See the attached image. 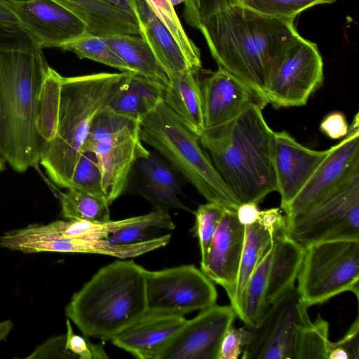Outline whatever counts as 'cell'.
<instances>
[{"mask_svg": "<svg viewBox=\"0 0 359 359\" xmlns=\"http://www.w3.org/2000/svg\"><path fill=\"white\" fill-rule=\"evenodd\" d=\"M198 29L218 68L266 100L271 76L299 36L294 20L266 15L240 4L210 15Z\"/></svg>", "mask_w": 359, "mask_h": 359, "instance_id": "1", "label": "cell"}, {"mask_svg": "<svg viewBox=\"0 0 359 359\" xmlns=\"http://www.w3.org/2000/svg\"><path fill=\"white\" fill-rule=\"evenodd\" d=\"M50 69L41 49L0 50V156L20 173L38 167L47 144L39 122Z\"/></svg>", "mask_w": 359, "mask_h": 359, "instance_id": "2", "label": "cell"}, {"mask_svg": "<svg viewBox=\"0 0 359 359\" xmlns=\"http://www.w3.org/2000/svg\"><path fill=\"white\" fill-rule=\"evenodd\" d=\"M264 108L252 104L227 123L204 128L198 135L201 146L241 204H259L277 191L275 132L264 118Z\"/></svg>", "mask_w": 359, "mask_h": 359, "instance_id": "3", "label": "cell"}, {"mask_svg": "<svg viewBox=\"0 0 359 359\" xmlns=\"http://www.w3.org/2000/svg\"><path fill=\"white\" fill-rule=\"evenodd\" d=\"M132 73L62 76L54 133L39 162L58 187L69 188L95 117L128 83Z\"/></svg>", "mask_w": 359, "mask_h": 359, "instance_id": "4", "label": "cell"}, {"mask_svg": "<svg viewBox=\"0 0 359 359\" xmlns=\"http://www.w3.org/2000/svg\"><path fill=\"white\" fill-rule=\"evenodd\" d=\"M145 271L133 260L102 267L73 294L65 316L84 336L111 341L147 313Z\"/></svg>", "mask_w": 359, "mask_h": 359, "instance_id": "5", "label": "cell"}, {"mask_svg": "<svg viewBox=\"0 0 359 359\" xmlns=\"http://www.w3.org/2000/svg\"><path fill=\"white\" fill-rule=\"evenodd\" d=\"M142 142L154 148L207 202L236 212L241 205L222 180L198 136L163 102L140 121Z\"/></svg>", "mask_w": 359, "mask_h": 359, "instance_id": "6", "label": "cell"}, {"mask_svg": "<svg viewBox=\"0 0 359 359\" xmlns=\"http://www.w3.org/2000/svg\"><path fill=\"white\" fill-rule=\"evenodd\" d=\"M83 151L95 154L110 204L124 193L133 165L150 154L141 139L140 121L119 116L107 106L95 117Z\"/></svg>", "mask_w": 359, "mask_h": 359, "instance_id": "7", "label": "cell"}, {"mask_svg": "<svg viewBox=\"0 0 359 359\" xmlns=\"http://www.w3.org/2000/svg\"><path fill=\"white\" fill-rule=\"evenodd\" d=\"M297 290L309 306L344 292L359 297V241L318 243L304 250Z\"/></svg>", "mask_w": 359, "mask_h": 359, "instance_id": "8", "label": "cell"}, {"mask_svg": "<svg viewBox=\"0 0 359 359\" xmlns=\"http://www.w3.org/2000/svg\"><path fill=\"white\" fill-rule=\"evenodd\" d=\"M286 222L287 236L304 248L327 241H359V168Z\"/></svg>", "mask_w": 359, "mask_h": 359, "instance_id": "9", "label": "cell"}, {"mask_svg": "<svg viewBox=\"0 0 359 359\" xmlns=\"http://www.w3.org/2000/svg\"><path fill=\"white\" fill-rule=\"evenodd\" d=\"M147 313L184 316L217 303L214 283L193 264L145 271Z\"/></svg>", "mask_w": 359, "mask_h": 359, "instance_id": "10", "label": "cell"}, {"mask_svg": "<svg viewBox=\"0 0 359 359\" xmlns=\"http://www.w3.org/2000/svg\"><path fill=\"white\" fill-rule=\"evenodd\" d=\"M309 306L301 299L297 288L287 290L270 305L259 324L250 329L243 359H294L298 327L308 322Z\"/></svg>", "mask_w": 359, "mask_h": 359, "instance_id": "11", "label": "cell"}, {"mask_svg": "<svg viewBox=\"0 0 359 359\" xmlns=\"http://www.w3.org/2000/svg\"><path fill=\"white\" fill-rule=\"evenodd\" d=\"M317 45L300 35L290 44L269 83L266 98L276 108L305 105L323 83Z\"/></svg>", "mask_w": 359, "mask_h": 359, "instance_id": "12", "label": "cell"}, {"mask_svg": "<svg viewBox=\"0 0 359 359\" xmlns=\"http://www.w3.org/2000/svg\"><path fill=\"white\" fill-rule=\"evenodd\" d=\"M236 314L231 305L217 304L186 320L158 359H218L222 339Z\"/></svg>", "mask_w": 359, "mask_h": 359, "instance_id": "13", "label": "cell"}, {"mask_svg": "<svg viewBox=\"0 0 359 359\" xmlns=\"http://www.w3.org/2000/svg\"><path fill=\"white\" fill-rule=\"evenodd\" d=\"M359 168V115L356 113L348 134L330 147L325 160L299 193L283 210L286 220L304 212Z\"/></svg>", "mask_w": 359, "mask_h": 359, "instance_id": "14", "label": "cell"}, {"mask_svg": "<svg viewBox=\"0 0 359 359\" xmlns=\"http://www.w3.org/2000/svg\"><path fill=\"white\" fill-rule=\"evenodd\" d=\"M7 7L40 49L59 48L87 31L81 20L52 0H8Z\"/></svg>", "mask_w": 359, "mask_h": 359, "instance_id": "15", "label": "cell"}, {"mask_svg": "<svg viewBox=\"0 0 359 359\" xmlns=\"http://www.w3.org/2000/svg\"><path fill=\"white\" fill-rule=\"evenodd\" d=\"M330 148L323 151L299 143L286 131L275 132L273 165L277 191L283 211L325 160Z\"/></svg>", "mask_w": 359, "mask_h": 359, "instance_id": "16", "label": "cell"}, {"mask_svg": "<svg viewBox=\"0 0 359 359\" xmlns=\"http://www.w3.org/2000/svg\"><path fill=\"white\" fill-rule=\"evenodd\" d=\"M205 128L227 123L252 104L267 100L229 73L218 68L201 81Z\"/></svg>", "mask_w": 359, "mask_h": 359, "instance_id": "17", "label": "cell"}, {"mask_svg": "<svg viewBox=\"0 0 359 359\" xmlns=\"http://www.w3.org/2000/svg\"><path fill=\"white\" fill-rule=\"evenodd\" d=\"M245 238V226L236 212L225 210L201 269L214 283L222 286L232 301L239 271Z\"/></svg>", "mask_w": 359, "mask_h": 359, "instance_id": "18", "label": "cell"}, {"mask_svg": "<svg viewBox=\"0 0 359 359\" xmlns=\"http://www.w3.org/2000/svg\"><path fill=\"white\" fill-rule=\"evenodd\" d=\"M184 316L146 313L115 337L111 343L140 359H158L186 321Z\"/></svg>", "mask_w": 359, "mask_h": 359, "instance_id": "19", "label": "cell"}, {"mask_svg": "<svg viewBox=\"0 0 359 359\" xmlns=\"http://www.w3.org/2000/svg\"><path fill=\"white\" fill-rule=\"evenodd\" d=\"M129 2L140 27V36L147 41L168 76L191 70L170 31L147 0H129Z\"/></svg>", "mask_w": 359, "mask_h": 359, "instance_id": "20", "label": "cell"}, {"mask_svg": "<svg viewBox=\"0 0 359 359\" xmlns=\"http://www.w3.org/2000/svg\"><path fill=\"white\" fill-rule=\"evenodd\" d=\"M199 72L192 70L168 77L163 102L198 136L204 129Z\"/></svg>", "mask_w": 359, "mask_h": 359, "instance_id": "21", "label": "cell"}, {"mask_svg": "<svg viewBox=\"0 0 359 359\" xmlns=\"http://www.w3.org/2000/svg\"><path fill=\"white\" fill-rule=\"evenodd\" d=\"M81 20L88 32L100 35L132 32L133 16L104 0H52Z\"/></svg>", "mask_w": 359, "mask_h": 359, "instance_id": "22", "label": "cell"}, {"mask_svg": "<svg viewBox=\"0 0 359 359\" xmlns=\"http://www.w3.org/2000/svg\"><path fill=\"white\" fill-rule=\"evenodd\" d=\"M304 250L287 236L286 229L273 236V255L265 299L269 307L294 286Z\"/></svg>", "mask_w": 359, "mask_h": 359, "instance_id": "23", "label": "cell"}, {"mask_svg": "<svg viewBox=\"0 0 359 359\" xmlns=\"http://www.w3.org/2000/svg\"><path fill=\"white\" fill-rule=\"evenodd\" d=\"M102 36L133 72L148 79L163 89L166 88L169 83L168 76L140 35L111 34Z\"/></svg>", "mask_w": 359, "mask_h": 359, "instance_id": "24", "label": "cell"}, {"mask_svg": "<svg viewBox=\"0 0 359 359\" xmlns=\"http://www.w3.org/2000/svg\"><path fill=\"white\" fill-rule=\"evenodd\" d=\"M156 209L169 212L170 209L189 211L180 199L182 191L172 169L156 156L151 154L137 161Z\"/></svg>", "mask_w": 359, "mask_h": 359, "instance_id": "25", "label": "cell"}, {"mask_svg": "<svg viewBox=\"0 0 359 359\" xmlns=\"http://www.w3.org/2000/svg\"><path fill=\"white\" fill-rule=\"evenodd\" d=\"M273 240V235L258 222L245 226L244 245L235 293L230 302L236 316L248 280L263 256L271 248Z\"/></svg>", "mask_w": 359, "mask_h": 359, "instance_id": "26", "label": "cell"}, {"mask_svg": "<svg viewBox=\"0 0 359 359\" xmlns=\"http://www.w3.org/2000/svg\"><path fill=\"white\" fill-rule=\"evenodd\" d=\"M142 215L106 222L83 220H56L46 224L29 225L34 231L53 237L85 240L106 239L110 234L141 219Z\"/></svg>", "mask_w": 359, "mask_h": 359, "instance_id": "27", "label": "cell"}, {"mask_svg": "<svg viewBox=\"0 0 359 359\" xmlns=\"http://www.w3.org/2000/svg\"><path fill=\"white\" fill-rule=\"evenodd\" d=\"M272 255L273 244L260 260L245 289L237 317L247 327H256L269 309L265 299Z\"/></svg>", "mask_w": 359, "mask_h": 359, "instance_id": "28", "label": "cell"}, {"mask_svg": "<svg viewBox=\"0 0 359 359\" xmlns=\"http://www.w3.org/2000/svg\"><path fill=\"white\" fill-rule=\"evenodd\" d=\"M58 190L61 216L67 219L106 222L110 219V203L106 198L96 196L75 188Z\"/></svg>", "mask_w": 359, "mask_h": 359, "instance_id": "29", "label": "cell"}, {"mask_svg": "<svg viewBox=\"0 0 359 359\" xmlns=\"http://www.w3.org/2000/svg\"><path fill=\"white\" fill-rule=\"evenodd\" d=\"M174 229L169 212L155 210L143 215L139 221L112 233L105 240L111 244L140 243L160 236L163 231Z\"/></svg>", "mask_w": 359, "mask_h": 359, "instance_id": "30", "label": "cell"}, {"mask_svg": "<svg viewBox=\"0 0 359 359\" xmlns=\"http://www.w3.org/2000/svg\"><path fill=\"white\" fill-rule=\"evenodd\" d=\"M59 48L74 53L80 59L91 60L121 72H133L128 65L111 48L102 36L86 31Z\"/></svg>", "mask_w": 359, "mask_h": 359, "instance_id": "31", "label": "cell"}, {"mask_svg": "<svg viewBox=\"0 0 359 359\" xmlns=\"http://www.w3.org/2000/svg\"><path fill=\"white\" fill-rule=\"evenodd\" d=\"M330 343L329 323L318 315L298 327L294 359H327Z\"/></svg>", "mask_w": 359, "mask_h": 359, "instance_id": "32", "label": "cell"}, {"mask_svg": "<svg viewBox=\"0 0 359 359\" xmlns=\"http://www.w3.org/2000/svg\"><path fill=\"white\" fill-rule=\"evenodd\" d=\"M153 11L163 22L182 50L189 69L200 72L201 52L184 29L173 6L169 0H147Z\"/></svg>", "mask_w": 359, "mask_h": 359, "instance_id": "33", "label": "cell"}, {"mask_svg": "<svg viewBox=\"0 0 359 359\" xmlns=\"http://www.w3.org/2000/svg\"><path fill=\"white\" fill-rule=\"evenodd\" d=\"M337 0H238V4L274 18L294 20L307 8Z\"/></svg>", "mask_w": 359, "mask_h": 359, "instance_id": "34", "label": "cell"}, {"mask_svg": "<svg viewBox=\"0 0 359 359\" xmlns=\"http://www.w3.org/2000/svg\"><path fill=\"white\" fill-rule=\"evenodd\" d=\"M70 187L106 198L102 189V173L98 160L93 152L82 151L76 164Z\"/></svg>", "mask_w": 359, "mask_h": 359, "instance_id": "35", "label": "cell"}, {"mask_svg": "<svg viewBox=\"0 0 359 359\" xmlns=\"http://www.w3.org/2000/svg\"><path fill=\"white\" fill-rule=\"evenodd\" d=\"M225 210L220 205L210 202L200 205L195 211L194 231L198 239L201 250V262L208 254L213 236Z\"/></svg>", "mask_w": 359, "mask_h": 359, "instance_id": "36", "label": "cell"}, {"mask_svg": "<svg viewBox=\"0 0 359 359\" xmlns=\"http://www.w3.org/2000/svg\"><path fill=\"white\" fill-rule=\"evenodd\" d=\"M130 79L108 103L107 107L119 116L140 121L147 113L141 98L131 85Z\"/></svg>", "mask_w": 359, "mask_h": 359, "instance_id": "37", "label": "cell"}, {"mask_svg": "<svg viewBox=\"0 0 359 359\" xmlns=\"http://www.w3.org/2000/svg\"><path fill=\"white\" fill-rule=\"evenodd\" d=\"M183 17L192 27L198 29L208 17L230 6L238 4V0H185Z\"/></svg>", "mask_w": 359, "mask_h": 359, "instance_id": "38", "label": "cell"}, {"mask_svg": "<svg viewBox=\"0 0 359 359\" xmlns=\"http://www.w3.org/2000/svg\"><path fill=\"white\" fill-rule=\"evenodd\" d=\"M65 350L76 359H105L108 356L102 344H93L86 336L74 333L70 320H66Z\"/></svg>", "mask_w": 359, "mask_h": 359, "instance_id": "39", "label": "cell"}, {"mask_svg": "<svg viewBox=\"0 0 359 359\" xmlns=\"http://www.w3.org/2000/svg\"><path fill=\"white\" fill-rule=\"evenodd\" d=\"M359 358V318L350 326L344 336L336 342L330 341L327 359Z\"/></svg>", "mask_w": 359, "mask_h": 359, "instance_id": "40", "label": "cell"}, {"mask_svg": "<svg viewBox=\"0 0 359 359\" xmlns=\"http://www.w3.org/2000/svg\"><path fill=\"white\" fill-rule=\"evenodd\" d=\"M250 337L248 327L236 328L231 325L222 339L218 359H237L249 341Z\"/></svg>", "mask_w": 359, "mask_h": 359, "instance_id": "41", "label": "cell"}, {"mask_svg": "<svg viewBox=\"0 0 359 359\" xmlns=\"http://www.w3.org/2000/svg\"><path fill=\"white\" fill-rule=\"evenodd\" d=\"M130 82L138 93L146 113L163 102L164 89L156 83L134 72Z\"/></svg>", "mask_w": 359, "mask_h": 359, "instance_id": "42", "label": "cell"}, {"mask_svg": "<svg viewBox=\"0 0 359 359\" xmlns=\"http://www.w3.org/2000/svg\"><path fill=\"white\" fill-rule=\"evenodd\" d=\"M35 48H39L20 27L0 24V50Z\"/></svg>", "mask_w": 359, "mask_h": 359, "instance_id": "43", "label": "cell"}, {"mask_svg": "<svg viewBox=\"0 0 359 359\" xmlns=\"http://www.w3.org/2000/svg\"><path fill=\"white\" fill-rule=\"evenodd\" d=\"M65 334L49 338L25 358H74L65 350Z\"/></svg>", "mask_w": 359, "mask_h": 359, "instance_id": "44", "label": "cell"}, {"mask_svg": "<svg viewBox=\"0 0 359 359\" xmlns=\"http://www.w3.org/2000/svg\"><path fill=\"white\" fill-rule=\"evenodd\" d=\"M320 130L330 139L338 140L344 138L348 134L349 125L343 113L333 111L323 119Z\"/></svg>", "mask_w": 359, "mask_h": 359, "instance_id": "45", "label": "cell"}, {"mask_svg": "<svg viewBox=\"0 0 359 359\" xmlns=\"http://www.w3.org/2000/svg\"><path fill=\"white\" fill-rule=\"evenodd\" d=\"M257 222L273 236L287 226L286 217L280 208L260 210Z\"/></svg>", "mask_w": 359, "mask_h": 359, "instance_id": "46", "label": "cell"}, {"mask_svg": "<svg viewBox=\"0 0 359 359\" xmlns=\"http://www.w3.org/2000/svg\"><path fill=\"white\" fill-rule=\"evenodd\" d=\"M259 212L258 204L252 202L243 203L238 208L236 215L239 222L245 226L257 222Z\"/></svg>", "mask_w": 359, "mask_h": 359, "instance_id": "47", "label": "cell"}, {"mask_svg": "<svg viewBox=\"0 0 359 359\" xmlns=\"http://www.w3.org/2000/svg\"><path fill=\"white\" fill-rule=\"evenodd\" d=\"M0 24L10 26H19L18 18L8 8L0 4Z\"/></svg>", "mask_w": 359, "mask_h": 359, "instance_id": "48", "label": "cell"}, {"mask_svg": "<svg viewBox=\"0 0 359 359\" xmlns=\"http://www.w3.org/2000/svg\"><path fill=\"white\" fill-rule=\"evenodd\" d=\"M108 3L123 9L130 15H134L129 0H104Z\"/></svg>", "mask_w": 359, "mask_h": 359, "instance_id": "49", "label": "cell"}, {"mask_svg": "<svg viewBox=\"0 0 359 359\" xmlns=\"http://www.w3.org/2000/svg\"><path fill=\"white\" fill-rule=\"evenodd\" d=\"M169 1L174 6L182 3H184L185 0H169Z\"/></svg>", "mask_w": 359, "mask_h": 359, "instance_id": "50", "label": "cell"}, {"mask_svg": "<svg viewBox=\"0 0 359 359\" xmlns=\"http://www.w3.org/2000/svg\"><path fill=\"white\" fill-rule=\"evenodd\" d=\"M5 162L4 159L0 156V172L5 169Z\"/></svg>", "mask_w": 359, "mask_h": 359, "instance_id": "51", "label": "cell"}, {"mask_svg": "<svg viewBox=\"0 0 359 359\" xmlns=\"http://www.w3.org/2000/svg\"><path fill=\"white\" fill-rule=\"evenodd\" d=\"M0 4L7 6L8 0H0Z\"/></svg>", "mask_w": 359, "mask_h": 359, "instance_id": "52", "label": "cell"}]
</instances>
